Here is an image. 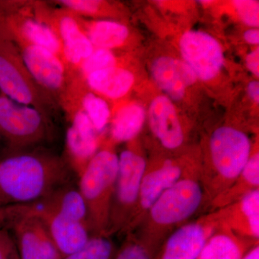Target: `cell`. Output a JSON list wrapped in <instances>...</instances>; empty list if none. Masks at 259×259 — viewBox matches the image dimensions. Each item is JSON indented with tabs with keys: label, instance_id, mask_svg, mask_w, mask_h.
<instances>
[{
	"label": "cell",
	"instance_id": "6da1fadb",
	"mask_svg": "<svg viewBox=\"0 0 259 259\" xmlns=\"http://www.w3.org/2000/svg\"><path fill=\"white\" fill-rule=\"evenodd\" d=\"M71 182L68 162L48 151L28 150L0 161V207L40 202Z\"/></svg>",
	"mask_w": 259,
	"mask_h": 259
},
{
	"label": "cell",
	"instance_id": "7a4b0ae2",
	"mask_svg": "<svg viewBox=\"0 0 259 259\" xmlns=\"http://www.w3.org/2000/svg\"><path fill=\"white\" fill-rule=\"evenodd\" d=\"M204 206L200 173L197 172L183 177L165 191L134 233L156 255L167 237Z\"/></svg>",
	"mask_w": 259,
	"mask_h": 259
},
{
	"label": "cell",
	"instance_id": "3957f363",
	"mask_svg": "<svg viewBox=\"0 0 259 259\" xmlns=\"http://www.w3.org/2000/svg\"><path fill=\"white\" fill-rule=\"evenodd\" d=\"M251 152V141L241 130L222 126L213 131L208 141V160L200 165L204 209L236 180Z\"/></svg>",
	"mask_w": 259,
	"mask_h": 259
},
{
	"label": "cell",
	"instance_id": "277c9868",
	"mask_svg": "<svg viewBox=\"0 0 259 259\" xmlns=\"http://www.w3.org/2000/svg\"><path fill=\"white\" fill-rule=\"evenodd\" d=\"M118 155L110 146L99 148L79 175L80 192L88 207L93 235H106L116 179Z\"/></svg>",
	"mask_w": 259,
	"mask_h": 259
},
{
	"label": "cell",
	"instance_id": "5b68a950",
	"mask_svg": "<svg viewBox=\"0 0 259 259\" xmlns=\"http://www.w3.org/2000/svg\"><path fill=\"white\" fill-rule=\"evenodd\" d=\"M135 140V139H134ZM134 140L118 156V171L110 209L107 236L125 234L139 199L147 160Z\"/></svg>",
	"mask_w": 259,
	"mask_h": 259
},
{
	"label": "cell",
	"instance_id": "8992f818",
	"mask_svg": "<svg viewBox=\"0 0 259 259\" xmlns=\"http://www.w3.org/2000/svg\"><path fill=\"white\" fill-rule=\"evenodd\" d=\"M0 90L10 100L47 115L56 103L37 86L18 47L4 31L0 35Z\"/></svg>",
	"mask_w": 259,
	"mask_h": 259
},
{
	"label": "cell",
	"instance_id": "52a82bcc",
	"mask_svg": "<svg viewBox=\"0 0 259 259\" xmlns=\"http://www.w3.org/2000/svg\"><path fill=\"white\" fill-rule=\"evenodd\" d=\"M48 118L35 107L0 96V136L14 153L31 150L48 141L51 134Z\"/></svg>",
	"mask_w": 259,
	"mask_h": 259
},
{
	"label": "cell",
	"instance_id": "ba28073f",
	"mask_svg": "<svg viewBox=\"0 0 259 259\" xmlns=\"http://www.w3.org/2000/svg\"><path fill=\"white\" fill-rule=\"evenodd\" d=\"M32 13L47 25L62 44V59L73 76L77 75L83 61L93 54L95 47L80 27L77 17L61 8H51L47 3L32 2Z\"/></svg>",
	"mask_w": 259,
	"mask_h": 259
},
{
	"label": "cell",
	"instance_id": "9c48e42d",
	"mask_svg": "<svg viewBox=\"0 0 259 259\" xmlns=\"http://www.w3.org/2000/svg\"><path fill=\"white\" fill-rule=\"evenodd\" d=\"M199 172L200 164L165 157L148 161L140 188L139 199L125 234L139 228L148 209L165 191L188 175Z\"/></svg>",
	"mask_w": 259,
	"mask_h": 259
},
{
	"label": "cell",
	"instance_id": "30bf717a",
	"mask_svg": "<svg viewBox=\"0 0 259 259\" xmlns=\"http://www.w3.org/2000/svg\"><path fill=\"white\" fill-rule=\"evenodd\" d=\"M32 79L55 102L66 91L73 76L61 57L44 48L17 45Z\"/></svg>",
	"mask_w": 259,
	"mask_h": 259
},
{
	"label": "cell",
	"instance_id": "8fae6325",
	"mask_svg": "<svg viewBox=\"0 0 259 259\" xmlns=\"http://www.w3.org/2000/svg\"><path fill=\"white\" fill-rule=\"evenodd\" d=\"M219 226L215 212L185 223L167 237L154 259H197Z\"/></svg>",
	"mask_w": 259,
	"mask_h": 259
},
{
	"label": "cell",
	"instance_id": "7c38bea8",
	"mask_svg": "<svg viewBox=\"0 0 259 259\" xmlns=\"http://www.w3.org/2000/svg\"><path fill=\"white\" fill-rule=\"evenodd\" d=\"M10 223L19 258L62 259L45 223L29 212V205Z\"/></svg>",
	"mask_w": 259,
	"mask_h": 259
},
{
	"label": "cell",
	"instance_id": "4fadbf2b",
	"mask_svg": "<svg viewBox=\"0 0 259 259\" xmlns=\"http://www.w3.org/2000/svg\"><path fill=\"white\" fill-rule=\"evenodd\" d=\"M30 3L19 2L16 9L5 20L3 31L16 45L44 48L62 59L61 40L47 25L34 16Z\"/></svg>",
	"mask_w": 259,
	"mask_h": 259
},
{
	"label": "cell",
	"instance_id": "5bb4252c",
	"mask_svg": "<svg viewBox=\"0 0 259 259\" xmlns=\"http://www.w3.org/2000/svg\"><path fill=\"white\" fill-rule=\"evenodd\" d=\"M63 110L69 122L66 136L69 165L79 176L100 148V136L82 110L74 106H65Z\"/></svg>",
	"mask_w": 259,
	"mask_h": 259
},
{
	"label": "cell",
	"instance_id": "9a60e30c",
	"mask_svg": "<svg viewBox=\"0 0 259 259\" xmlns=\"http://www.w3.org/2000/svg\"><path fill=\"white\" fill-rule=\"evenodd\" d=\"M180 45L185 62L197 78L203 81L212 79L222 69L224 63L222 48L209 34L196 30L185 32Z\"/></svg>",
	"mask_w": 259,
	"mask_h": 259
},
{
	"label": "cell",
	"instance_id": "2e32d148",
	"mask_svg": "<svg viewBox=\"0 0 259 259\" xmlns=\"http://www.w3.org/2000/svg\"><path fill=\"white\" fill-rule=\"evenodd\" d=\"M214 212L220 225L243 239L259 243V190Z\"/></svg>",
	"mask_w": 259,
	"mask_h": 259
},
{
	"label": "cell",
	"instance_id": "e0dca14e",
	"mask_svg": "<svg viewBox=\"0 0 259 259\" xmlns=\"http://www.w3.org/2000/svg\"><path fill=\"white\" fill-rule=\"evenodd\" d=\"M29 212L36 214L45 223L62 258L82 248L93 236L87 225L58 213L35 208L31 204Z\"/></svg>",
	"mask_w": 259,
	"mask_h": 259
},
{
	"label": "cell",
	"instance_id": "ac0fdd59",
	"mask_svg": "<svg viewBox=\"0 0 259 259\" xmlns=\"http://www.w3.org/2000/svg\"><path fill=\"white\" fill-rule=\"evenodd\" d=\"M149 124L153 136L162 147L175 151L182 147L185 134L179 120L176 110L167 97H156L149 108Z\"/></svg>",
	"mask_w": 259,
	"mask_h": 259
},
{
	"label": "cell",
	"instance_id": "d6986e66",
	"mask_svg": "<svg viewBox=\"0 0 259 259\" xmlns=\"http://www.w3.org/2000/svg\"><path fill=\"white\" fill-rule=\"evenodd\" d=\"M153 79L166 95L175 100L183 97L185 90L197 76L185 61L171 57L158 58L151 66Z\"/></svg>",
	"mask_w": 259,
	"mask_h": 259
},
{
	"label": "cell",
	"instance_id": "ffe728a7",
	"mask_svg": "<svg viewBox=\"0 0 259 259\" xmlns=\"http://www.w3.org/2000/svg\"><path fill=\"white\" fill-rule=\"evenodd\" d=\"M31 205L35 208L58 213L71 218L87 225L90 229L88 207L84 199L78 185H73L71 182L61 186L40 202Z\"/></svg>",
	"mask_w": 259,
	"mask_h": 259
},
{
	"label": "cell",
	"instance_id": "44dd1931",
	"mask_svg": "<svg viewBox=\"0 0 259 259\" xmlns=\"http://www.w3.org/2000/svg\"><path fill=\"white\" fill-rule=\"evenodd\" d=\"M83 80L92 91L102 98L119 100L131 91L135 76L132 71L117 65L92 73Z\"/></svg>",
	"mask_w": 259,
	"mask_h": 259
},
{
	"label": "cell",
	"instance_id": "7402d4cb",
	"mask_svg": "<svg viewBox=\"0 0 259 259\" xmlns=\"http://www.w3.org/2000/svg\"><path fill=\"white\" fill-rule=\"evenodd\" d=\"M257 190H259V153L255 151H252L244 168L233 183L211 201L207 212L234 203Z\"/></svg>",
	"mask_w": 259,
	"mask_h": 259
},
{
	"label": "cell",
	"instance_id": "603a6c76",
	"mask_svg": "<svg viewBox=\"0 0 259 259\" xmlns=\"http://www.w3.org/2000/svg\"><path fill=\"white\" fill-rule=\"evenodd\" d=\"M77 20L95 49L112 51L123 47L128 41L131 32L125 24L115 20H89L79 17Z\"/></svg>",
	"mask_w": 259,
	"mask_h": 259
},
{
	"label": "cell",
	"instance_id": "cb8c5ba5",
	"mask_svg": "<svg viewBox=\"0 0 259 259\" xmlns=\"http://www.w3.org/2000/svg\"><path fill=\"white\" fill-rule=\"evenodd\" d=\"M258 244L236 236L220 225L197 259H242L252 247Z\"/></svg>",
	"mask_w": 259,
	"mask_h": 259
},
{
	"label": "cell",
	"instance_id": "d4e9b609",
	"mask_svg": "<svg viewBox=\"0 0 259 259\" xmlns=\"http://www.w3.org/2000/svg\"><path fill=\"white\" fill-rule=\"evenodd\" d=\"M146 112L138 104L120 107L112 119L110 139L113 143H127L138 137L144 126Z\"/></svg>",
	"mask_w": 259,
	"mask_h": 259
},
{
	"label": "cell",
	"instance_id": "484cf974",
	"mask_svg": "<svg viewBox=\"0 0 259 259\" xmlns=\"http://www.w3.org/2000/svg\"><path fill=\"white\" fill-rule=\"evenodd\" d=\"M116 251L111 237L93 235L82 248L62 259H112Z\"/></svg>",
	"mask_w": 259,
	"mask_h": 259
},
{
	"label": "cell",
	"instance_id": "4316f807",
	"mask_svg": "<svg viewBox=\"0 0 259 259\" xmlns=\"http://www.w3.org/2000/svg\"><path fill=\"white\" fill-rule=\"evenodd\" d=\"M115 66H117V59L112 51L95 49L93 54L83 61L76 76L83 79L92 73Z\"/></svg>",
	"mask_w": 259,
	"mask_h": 259
},
{
	"label": "cell",
	"instance_id": "83f0119b",
	"mask_svg": "<svg viewBox=\"0 0 259 259\" xmlns=\"http://www.w3.org/2000/svg\"><path fill=\"white\" fill-rule=\"evenodd\" d=\"M151 251L136 236L135 233L125 235V239L112 259H154Z\"/></svg>",
	"mask_w": 259,
	"mask_h": 259
},
{
	"label": "cell",
	"instance_id": "f1b7e54d",
	"mask_svg": "<svg viewBox=\"0 0 259 259\" xmlns=\"http://www.w3.org/2000/svg\"><path fill=\"white\" fill-rule=\"evenodd\" d=\"M233 3L239 16L245 24L252 27L258 26V2L238 0Z\"/></svg>",
	"mask_w": 259,
	"mask_h": 259
},
{
	"label": "cell",
	"instance_id": "f546056e",
	"mask_svg": "<svg viewBox=\"0 0 259 259\" xmlns=\"http://www.w3.org/2000/svg\"><path fill=\"white\" fill-rule=\"evenodd\" d=\"M17 252L13 235L6 228L0 226V259H9Z\"/></svg>",
	"mask_w": 259,
	"mask_h": 259
},
{
	"label": "cell",
	"instance_id": "4dcf8cb0",
	"mask_svg": "<svg viewBox=\"0 0 259 259\" xmlns=\"http://www.w3.org/2000/svg\"><path fill=\"white\" fill-rule=\"evenodd\" d=\"M26 208V205L0 207V225L3 223H10L19 214H22Z\"/></svg>",
	"mask_w": 259,
	"mask_h": 259
},
{
	"label": "cell",
	"instance_id": "1f68e13d",
	"mask_svg": "<svg viewBox=\"0 0 259 259\" xmlns=\"http://www.w3.org/2000/svg\"><path fill=\"white\" fill-rule=\"evenodd\" d=\"M259 50L252 51L248 54L246 59V65L248 69L253 73L255 76H258L259 75Z\"/></svg>",
	"mask_w": 259,
	"mask_h": 259
},
{
	"label": "cell",
	"instance_id": "d6a6232c",
	"mask_svg": "<svg viewBox=\"0 0 259 259\" xmlns=\"http://www.w3.org/2000/svg\"><path fill=\"white\" fill-rule=\"evenodd\" d=\"M245 41L248 44L258 45L259 44V31L256 29H250L246 30L244 33Z\"/></svg>",
	"mask_w": 259,
	"mask_h": 259
},
{
	"label": "cell",
	"instance_id": "836d02e7",
	"mask_svg": "<svg viewBox=\"0 0 259 259\" xmlns=\"http://www.w3.org/2000/svg\"><path fill=\"white\" fill-rule=\"evenodd\" d=\"M248 95L250 98L258 103L259 101V83L258 81H253L249 83L248 87Z\"/></svg>",
	"mask_w": 259,
	"mask_h": 259
},
{
	"label": "cell",
	"instance_id": "e575fe53",
	"mask_svg": "<svg viewBox=\"0 0 259 259\" xmlns=\"http://www.w3.org/2000/svg\"><path fill=\"white\" fill-rule=\"evenodd\" d=\"M242 259H259V244L252 247Z\"/></svg>",
	"mask_w": 259,
	"mask_h": 259
},
{
	"label": "cell",
	"instance_id": "d590c367",
	"mask_svg": "<svg viewBox=\"0 0 259 259\" xmlns=\"http://www.w3.org/2000/svg\"><path fill=\"white\" fill-rule=\"evenodd\" d=\"M9 259H20L19 258L18 252L15 253L14 255H12Z\"/></svg>",
	"mask_w": 259,
	"mask_h": 259
}]
</instances>
